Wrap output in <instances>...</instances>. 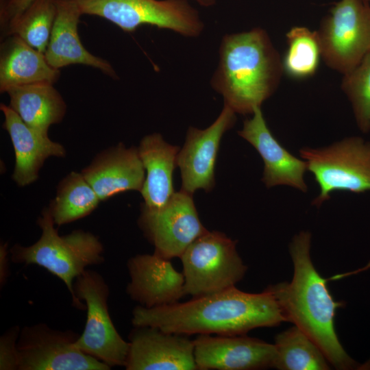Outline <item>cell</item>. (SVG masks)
I'll list each match as a JSON object with an SVG mask.
<instances>
[{
    "label": "cell",
    "instance_id": "cell-5",
    "mask_svg": "<svg viewBox=\"0 0 370 370\" xmlns=\"http://www.w3.org/2000/svg\"><path fill=\"white\" fill-rule=\"evenodd\" d=\"M299 153L319 187L312 205L320 207L337 191H370V141L350 136L325 147H303Z\"/></svg>",
    "mask_w": 370,
    "mask_h": 370
},
{
    "label": "cell",
    "instance_id": "cell-7",
    "mask_svg": "<svg viewBox=\"0 0 370 370\" xmlns=\"http://www.w3.org/2000/svg\"><path fill=\"white\" fill-rule=\"evenodd\" d=\"M236 241L218 231H207L180 256L186 295L196 297L232 286L244 277L247 267Z\"/></svg>",
    "mask_w": 370,
    "mask_h": 370
},
{
    "label": "cell",
    "instance_id": "cell-4",
    "mask_svg": "<svg viewBox=\"0 0 370 370\" xmlns=\"http://www.w3.org/2000/svg\"><path fill=\"white\" fill-rule=\"evenodd\" d=\"M37 224L41 230L39 239L29 246L14 245L10 249L12 261L43 267L64 283L73 306L85 310L86 304L75 293L74 282L89 266L104 262L102 243L95 234L82 230L60 235L48 208L42 210Z\"/></svg>",
    "mask_w": 370,
    "mask_h": 370
},
{
    "label": "cell",
    "instance_id": "cell-15",
    "mask_svg": "<svg viewBox=\"0 0 370 370\" xmlns=\"http://www.w3.org/2000/svg\"><path fill=\"white\" fill-rule=\"evenodd\" d=\"M238 134L258 152L264 162L262 182L267 188L288 186L301 192L308 191L304 180L307 170L304 160L289 152L270 131L261 107L255 108L251 119H246Z\"/></svg>",
    "mask_w": 370,
    "mask_h": 370
},
{
    "label": "cell",
    "instance_id": "cell-19",
    "mask_svg": "<svg viewBox=\"0 0 370 370\" xmlns=\"http://www.w3.org/2000/svg\"><path fill=\"white\" fill-rule=\"evenodd\" d=\"M4 116L3 127L10 138L15 156L12 180L19 186H26L37 180L39 171L50 157L64 158L66 150L61 144L25 123L9 106L1 103Z\"/></svg>",
    "mask_w": 370,
    "mask_h": 370
},
{
    "label": "cell",
    "instance_id": "cell-16",
    "mask_svg": "<svg viewBox=\"0 0 370 370\" xmlns=\"http://www.w3.org/2000/svg\"><path fill=\"white\" fill-rule=\"evenodd\" d=\"M130 277L126 292L146 308L171 304L186 295L184 277L175 269L169 259L153 253L129 259Z\"/></svg>",
    "mask_w": 370,
    "mask_h": 370
},
{
    "label": "cell",
    "instance_id": "cell-13",
    "mask_svg": "<svg viewBox=\"0 0 370 370\" xmlns=\"http://www.w3.org/2000/svg\"><path fill=\"white\" fill-rule=\"evenodd\" d=\"M194 341L197 369L253 370L273 367L274 344L245 334H198Z\"/></svg>",
    "mask_w": 370,
    "mask_h": 370
},
{
    "label": "cell",
    "instance_id": "cell-21",
    "mask_svg": "<svg viewBox=\"0 0 370 370\" xmlns=\"http://www.w3.org/2000/svg\"><path fill=\"white\" fill-rule=\"evenodd\" d=\"M0 47V92L36 83L54 84L60 69L47 62L45 53L35 49L14 34L8 35Z\"/></svg>",
    "mask_w": 370,
    "mask_h": 370
},
{
    "label": "cell",
    "instance_id": "cell-11",
    "mask_svg": "<svg viewBox=\"0 0 370 370\" xmlns=\"http://www.w3.org/2000/svg\"><path fill=\"white\" fill-rule=\"evenodd\" d=\"M138 225L154 246V253L167 259L180 258L186 248L208 230L201 222L193 194L175 192L162 208L142 206Z\"/></svg>",
    "mask_w": 370,
    "mask_h": 370
},
{
    "label": "cell",
    "instance_id": "cell-27",
    "mask_svg": "<svg viewBox=\"0 0 370 370\" xmlns=\"http://www.w3.org/2000/svg\"><path fill=\"white\" fill-rule=\"evenodd\" d=\"M341 89L348 98L355 121L362 133L370 132V52L343 75Z\"/></svg>",
    "mask_w": 370,
    "mask_h": 370
},
{
    "label": "cell",
    "instance_id": "cell-18",
    "mask_svg": "<svg viewBox=\"0 0 370 370\" xmlns=\"http://www.w3.org/2000/svg\"><path fill=\"white\" fill-rule=\"evenodd\" d=\"M56 14L49 41L45 53L53 68L60 69L72 64H82L97 69L117 79L111 64L92 54L82 45L78 34V24L82 15L73 0H55Z\"/></svg>",
    "mask_w": 370,
    "mask_h": 370
},
{
    "label": "cell",
    "instance_id": "cell-24",
    "mask_svg": "<svg viewBox=\"0 0 370 370\" xmlns=\"http://www.w3.org/2000/svg\"><path fill=\"white\" fill-rule=\"evenodd\" d=\"M273 368L280 370H328L330 362L320 347L296 325L275 338Z\"/></svg>",
    "mask_w": 370,
    "mask_h": 370
},
{
    "label": "cell",
    "instance_id": "cell-2",
    "mask_svg": "<svg viewBox=\"0 0 370 370\" xmlns=\"http://www.w3.org/2000/svg\"><path fill=\"white\" fill-rule=\"evenodd\" d=\"M311 234L301 231L293 238L290 254L294 267L290 283L270 285L272 293L286 321L304 331L322 350L330 364L336 369H357L355 362L341 344L334 327L337 308L344 305L335 301L312 262Z\"/></svg>",
    "mask_w": 370,
    "mask_h": 370
},
{
    "label": "cell",
    "instance_id": "cell-12",
    "mask_svg": "<svg viewBox=\"0 0 370 370\" xmlns=\"http://www.w3.org/2000/svg\"><path fill=\"white\" fill-rule=\"evenodd\" d=\"M236 114L223 104L219 116L209 127L204 130L188 127L177 158L182 177L181 190L190 194L198 189L206 192L212 190L220 143L223 134L234 125Z\"/></svg>",
    "mask_w": 370,
    "mask_h": 370
},
{
    "label": "cell",
    "instance_id": "cell-8",
    "mask_svg": "<svg viewBox=\"0 0 370 370\" xmlns=\"http://www.w3.org/2000/svg\"><path fill=\"white\" fill-rule=\"evenodd\" d=\"M325 64L343 75L370 52V4L363 0H340L317 31Z\"/></svg>",
    "mask_w": 370,
    "mask_h": 370
},
{
    "label": "cell",
    "instance_id": "cell-1",
    "mask_svg": "<svg viewBox=\"0 0 370 370\" xmlns=\"http://www.w3.org/2000/svg\"><path fill=\"white\" fill-rule=\"evenodd\" d=\"M286 321L272 293L243 292L234 286L193 297L185 302L146 308L132 312L134 326H151L183 335H241L261 327Z\"/></svg>",
    "mask_w": 370,
    "mask_h": 370
},
{
    "label": "cell",
    "instance_id": "cell-6",
    "mask_svg": "<svg viewBox=\"0 0 370 370\" xmlns=\"http://www.w3.org/2000/svg\"><path fill=\"white\" fill-rule=\"evenodd\" d=\"M82 14L108 20L131 33L142 25L197 37L204 29L198 11L186 0H73Z\"/></svg>",
    "mask_w": 370,
    "mask_h": 370
},
{
    "label": "cell",
    "instance_id": "cell-23",
    "mask_svg": "<svg viewBox=\"0 0 370 370\" xmlns=\"http://www.w3.org/2000/svg\"><path fill=\"white\" fill-rule=\"evenodd\" d=\"M101 201L82 173L72 171L58 184L48 207L55 225H65L90 214Z\"/></svg>",
    "mask_w": 370,
    "mask_h": 370
},
{
    "label": "cell",
    "instance_id": "cell-10",
    "mask_svg": "<svg viewBox=\"0 0 370 370\" xmlns=\"http://www.w3.org/2000/svg\"><path fill=\"white\" fill-rule=\"evenodd\" d=\"M40 323L21 330L16 347L18 370H109L99 360L79 349V337Z\"/></svg>",
    "mask_w": 370,
    "mask_h": 370
},
{
    "label": "cell",
    "instance_id": "cell-14",
    "mask_svg": "<svg viewBox=\"0 0 370 370\" xmlns=\"http://www.w3.org/2000/svg\"><path fill=\"white\" fill-rule=\"evenodd\" d=\"M125 366L127 370H195L194 341L187 335L151 326H134Z\"/></svg>",
    "mask_w": 370,
    "mask_h": 370
},
{
    "label": "cell",
    "instance_id": "cell-20",
    "mask_svg": "<svg viewBox=\"0 0 370 370\" xmlns=\"http://www.w3.org/2000/svg\"><path fill=\"white\" fill-rule=\"evenodd\" d=\"M138 149L146 172L140 192L145 201L142 206L160 208L175 193L173 174L180 149L166 143L160 134L153 133L141 139Z\"/></svg>",
    "mask_w": 370,
    "mask_h": 370
},
{
    "label": "cell",
    "instance_id": "cell-25",
    "mask_svg": "<svg viewBox=\"0 0 370 370\" xmlns=\"http://www.w3.org/2000/svg\"><path fill=\"white\" fill-rule=\"evenodd\" d=\"M287 49L282 58L283 72L294 79H305L314 75L321 56L317 31L295 26L286 34Z\"/></svg>",
    "mask_w": 370,
    "mask_h": 370
},
{
    "label": "cell",
    "instance_id": "cell-28",
    "mask_svg": "<svg viewBox=\"0 0 370 370\" xmlns=\"http://www.w3.org/2000/svg\"><path fill=\"white\" fill-rule=\"evenodd\" d=\"M21 330L14 326L8 330L0 338V369L18 370L16 343Z\"/></svg>",
    "mask_w": 370,
    "mask_h": 370
},
{
    "label": "cell",
    "instance_id": "cell-30",
    "mask_svg": "<svg viewBox=\"0 0 370 370\" xmlns=\"http://www.w3.org/2000/svg\"><path fill=\"white\" fill-rule=\"evenodd\" d=\"M0 254H1V269H0V280H1V284H3L4 282L6 280L8 276V269H9V264H8V251L7 249V245H1V250H0Z\"/></svg>",
    "mask_w": 370,
    "mask_h": 370
},
{
    "label": "cell",
    "instance_id": "cell-3",
    "mask_svg": "<svg viewBox=\"0 0 370 370\" xmlns=\"http://www.w3.org/2000/svg\"><path fill=\"white\" fill-rule=\"evenodd\" d=\"M211 87L224 105L241 114H253L277 90L282 58L268 33L260 27L225 35Z\"/></svg>",
    "mask_w": 370,
    "mask_h": 370
},
{
    "label": "cell",
    "instance_id": "cell-17",
    "mask_svg": "<svg viewBox=\"0 0 370 370\" xmlns=\"http://www.w3.org/2000/svg\"><path fill=\"white\" fill-rule=\"evenodd\" d=\"M81 173L101 201L126 191L140 192L145 180L138 148L121 143L99 153Z\"/></svg>",
    "mask_w": 370,
    "mask_h": 370
},
{
    "label": "cell",
    "instance_id": "cell-29",
    "mask_svg": "<svg viewBox=\"0 0 370 370\" xmlns=\"http://www.w3.org/2000/svg\"><path fill=\"white\" fill-rule=\"evenodd\" d=\"M35 0H1L0 26L3 36L15 20Z\"/></svg>",
    "mask_w": 370,
    "mask_h": 370
},
{
    "label": "cell",
    "instance_id": "cell-9",
    "mask_svg": "<svg viewBox=\"0 0 370 370\" xmlns=\"http://www.w3.org/2000/svg\"><path fill=\"white\" fill-rule=\"evenodd\" d=\"M73 288L77 298L85 301L87 310L84 331L75 343L77 347L110 368L125 367L130 342L121 336L110 318L109 287L105 280L98 272L86 269L76 278Z\"/></svg>",
    "mask_w": 370,
    "mask_h": 370
},
{
    "label": "cell",
    "instance_id": "cell-22",
    "mask_svg": "<svg viewBox=\"0 0 370 370\" xmlns=\"http://www.w3.org/2000/svg\"><path fill=\"white\" fill-rule=\"evenodd\" d=\"M8 105L32 129L48 135L51 125L60 123L66 104L53 84L42 82L10 88Z\"/></svg>",
    "mask_w": 370,
    "mask_h": 370
},
{
    "label": "cell",
    "instance_id": "cell-31",
    "mask_svg": "<svg viewBox=\"0 0 370 370\" xmlns=\"http://www.w3.org/2000/svg\"><path fill=\"white\" fill-rule=\"evenodd\" d=\"M199 5L205 7H208L214 5L216 2V0H193Z\"/></svg>",
    "mask_w": 370,
    "mask_h": 370
},
{
    "label": "cell",
    "instance_id": "cell-26",
    "mask_svg": "<svg viewBox=\"0 0 370 370\" xmlns=\"http://www.w3.org/2000/svg\"><path fill=\"white\" fill-rule=\"evenodd\" d=\"M56 14L55 0H35L10 25L3 38L14 34L45 53Z\"/></svg>",
    "mask_w": 370,
    "mask_h": 370
},
{
    "label": "cell",
    "instance_id": "cell-32",
    "mask_svg": "<svg viewBox=\"0 0 370 370\" xmlns=\"http://www.w3.org/2000/svg\"><path fill=\"white\" fill-rule=\"evenodd\" d=\"M363 1L370 4V0H363Z\"/></svg>",
    "mask_w": 370,
    "mask_h": 370
}]
</instances>
